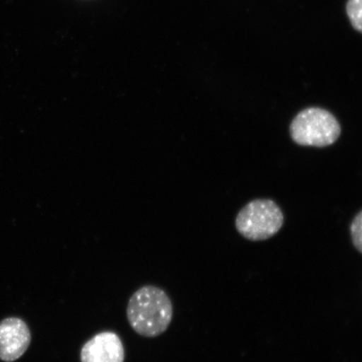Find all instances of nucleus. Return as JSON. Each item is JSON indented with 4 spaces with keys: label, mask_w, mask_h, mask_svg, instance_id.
Masks as SVG:
<instances>
[{
    "label": "nucleus",
    "mask_w": 362,
    "mask_h": 362,
    "mask_svg": "<svg viewBox=\"0 0 362 362\" xmlns=\"http://www.w3.org/2000/svg\"><path fill=\"white\" fill-rule=\"evenodd\" d=\"M31 341L28 327L19 318H8L0 323V359L11 362L19 359Z\"/></svg>",
    "instance_id": "nucleus-5"
},
{
    "label": "nucleus",
    "mask_w": 362,
    "mask_h": 362,
    "mask_svg": "<svg viewBox=\"0 0 362 362\" xmlns=\"http://www.w3.org/2000/svg\"><path fill=\"white\" fill-rule=\"evenodd\" d=\"M173 315V305L168 294L153 285L139 288L127 306L130 327L144 337H157L165 332Z\"/></svg>",
    "instance_id": "nucleus-1"
},
{
    "label": "nucleus",
    "mask_w": 362,
    "mask_h": 362,
    "mask_svg": "<svg viewBox=\"0 0 362 362\" xmlns=\"http://www.w3.org/2000/svg\"><path fill=\"white\" fill-rule=\"evenodd\" d=\"M81 362H124L123 341L112 332H103L88 339L81 350Z\"/></svg>",
    "instance_id": "nucleus-4"
},
{
    "label": "nucleus",
    "mask_w": 362,
    "mask_h": 362,
    "mask_svg": "<svg viewBox=\"0 0 362 362\" xmlns=\"http://www.w3.org/2000/svg\"><path fill=\"white\" fill-rule=\"evenodd\" d=\"M281 209L268 199L252 201L237 216L236 228L243 238L253 242L264 241L277 234L284 225Z\"/></svg>",
    "instance_id": "nucleus-3"
},
{
    "label": "nucleus",
    "mask_w": 362,
    "mask_h": 362,
    "mask_svg": "<svg viewBox=\"0 0 362 362\" xmlns=\"http://www.w3.org/2000/svg\"><path fill=\"white\" fill-rule=\"evenodd\" d=\"M351 236L353 245L362 255V211L352 221L351 224Z\"/></svg>",
    "instance_id": "nucleus-7"
},
{
    "label": "nucleus",
    "mask_w": 362,
    "mask_h": 362,
    "mask_svg": "<svg viewBox=\"0 0 362 362\" xmlns=\"http://www.w3.org/2000/svg\"><path fill=\"white\" fill-rule=\"evenodd\" d=\"M346 10L353 28L362 34V0H348Z\"/></svg>",
    "instance_id": "nucleus-6"
},
{
    "label": "nucleus",
    "mask_w": 362,
    "mask_h": 362,
    "mask_svg": "<svg viewBox=\"0 0 362 362\" xmlns=\"http://www.w3.org/2000/svg\"><path fill=\"white\" fill-rule=\"evenodd\" d=\"M289 131L294 143L318 148L332 146L341 133L336 117L320 107H309L298 112Z\"/></svg>",
    "instance_id": "nucleus-2"
}]
</instances>
